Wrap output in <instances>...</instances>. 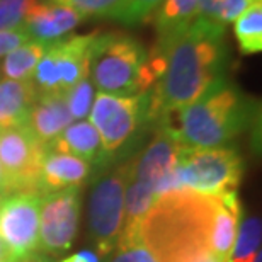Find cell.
<instances>
[{"label":"cell","mask_w":262,"mask_h":262,"mask_svg":"<svg viewBox=\"0 0 262 262\" xmlns=\"http://www.w3.org/2000/svg\"><path fill=\"white\" fill-rule=\"evenodd\" d=\"M39 0H0V31L24 29Z\"/></svg>","instance_id":"cell-24"},{"label":"cell","mask_w":262,"mask_h":262,"mask_svg":"<svg viewBox=\"0 0 262 262\" xmlns=\"http://www.w3.org/2000/svg\"><path fill=\"white\" fill-rule=\"evenodd\" d=\"M46 48H48L46 43H39V41L31 39L28 43L20 45L14 51H10L4 58L2 63L4 77L10 78V80H20V82L33 80L34 70L38 67L39 60L43 58Z\"/></svg>","instance_id":"cell-20"},{"label":"cell","mask_w":262,"mask_h":262,"mask_svg":"<svg viewBox=\"0 0 262 262\" xmlns=\"http://www.w3.org/2000/svg\"><path fill=\"white\" fill-rule=\"evenodd\" d=\"M148 102V92L135 96L97 92L89 116L101 136L107 159L116 157L133 140L138 129L150 121Z\"/></svg>","instance_id":"cell-6"},{"label":"cell","mask_w":262,"mask_h":262,"mask_svg":"<svg viewBox=\"0 0 262 262\" xmlns=\"http://www.w3.org/2000/svg\"><path fill=\"white\" fill-rule=\"evenodd\" d=\"M252 2H260V0H252Z\"/></svg>","instance_id":"cell-38"},{"label":"cell","mask_w":262,"mask_h":262,"mask_svg":"<svg viewBox=\"0 0 262 262\" xmlns=\"http://www.w3.org/2000/svg\"><path fill=\"white\" fill-rule=\"evenodd\" d=\"M154 46L162 55V73L148 91L150 121L191 106L225 82L230 58L225 26L196 17L182 33Z\"/></svg>","instance_id":"cell-1"},{"label":"cell","mask_w":262,"mask_h":262,"mask_svg":"<svg viewBox=\"0 0 262 262\" xmlns=\"http://www.w3.org/2000/svg\"><path fill=\"white\" fill-rule=\"evenodd\" d=\"M128 182V162L114 167L94 181L89 233L99 255H107L116 249L124 220V189Z\"/></svg>","instance_id":"cell-7"},{"label":"cell","mask_w":262,"mask_h":262,"mask_svg":"<svg viewBox=\"0 0 262 262\" xmlns=\"http://www.w3.org/2000/svg\"><path fill=\"white\" fill-rule=\"evenodd\" d=\"M233 33L238 48L244 55H255L262 51V0L233 20Z\"/></svg>","instance_id":"cell-21"},{"label":"cell","mask_w":262,"mask_h":262,"mask_svg":"<svg viewBox=\"0 0 262 262\" xmlns=\"http://www.w3.org/2000/svg\"><path fill=\"white\" fill-rule=\"evenodd\" d=\"M61 262H85V260H83V259H82V257H80V255H78V254H73V255H70V257L63 259V260H61Z\"/></svg>","instance_id":"cell-33"},{"label":"cell","mask_w":262,"mask_h":262,"mask_svg":"<svg viewBox=\"0 0 262 262\" xmlns=\"http://www.w3.org/2000/svg\"><path fill=\"white\" fill-rule=\"evenodd\" d=\"M146 55L145 45L133 36L96 33L89 50V78L99 92L118 96L148 92L157 78Z\"/></svg>","instance_id":"cell-4"},{"label":"cell","mask_w":262,"mask_h":262,"mask_svg":"<svg viewBox=\"0 0 262 262\" xmlns=\"http://www.w3.org/2000/svg\"><path fill=\"white\" fill-rule=\"evenodd\" d=\"M78 255L85 262H101L99 260V255L96 252H92V250H82V252H78Z\"/></svg>","instance_id":"cell-31"},{"label":"cell","mask_w":262,"mask_h":262,"mask_svg":"<svg viewBox=\"0 0 262 262\" xmlns=\"http://www.w3.org/2000/svg\"><path fill=\"white\" fill-rule=\"evenodd\" d=\"M39 194L7 196L0 204V240L14 260L36 252L39 244Z\"/></svg>","instance_id":"cell-10"},{"label":"cell","mask_w":262,"mask_h":262,"mask_svg":"<svg viewBox=\"0 0 262 262\" xmlns=\"http://www.w3.org/2000/svg\"><path fill=\"white\" fill-rule=\"evenodd\" d=\"M244 174V160L235 148L184 146L177 162V177L184 189L222 198L237 189Z\"/></svg>","instance_id":"cell-5"},{"label":"cell","mask_w":262,"mask_h":262,"mask_svg":"<svg viewBox=\"0 0 262 262\" xmlns=\"http://www.w3.org/2000/svg\"><path fill=\"white\" fill-rule=\"evenodd\" d=\"M45 155L46 145L28 126L0 129V165L5 177V198L17 192L39 194L38 184Z\"/></svg>","instance_id":"cell-9"},{"label":"cell","mask_w":262,"mask_h":262,"mask_svg":"<svg viewBox=\"0 0 262 262\" xmlns=\"http://www.w3.org/2000/svg\"><path fill=\"white\" fill-rule=\"evenodd\" d=\"M50 2L70 7L83 17H111L121 0H50Z\"/></svg>","instance_id":"cell-27"},{"label":"cell","mask_w":262,"mask_h":262,"mask_svg":"<svg viewBox=\"0 0 262 262\" xmlns=\"http://www.w3.org/2000/svg\"><path fill=\"white\" fill-rule=\"evenodd\" d=\"M260 220L259 218H247L237 232L232 255L228 262H254L255 257L260 254Z\"/></svg>","instance_id":"cell-23"},{"label":"cell","mask_w":262,"mask_h":262,"mask_svg":"<svg viewBox=\"0 0 262 262\" xmlns=\"http://www.w3.org/2000/svg\"><path fill=\"white\" fill-rule=\"evenodd\" d=\"M4 199H5V196H4V192H2V191H0V204H2V201H4Z\"/></svg>","instance_id":"cell-35"},{"label":"cell","mask_w":262,"mask_h":262,"mask_svg":"<svg viewBox=\"0 0 262 262\" xmlns=\"http://www.w3.org/2000/svg\"><path fill=\"white\" fill-rule=\"evenodd\" d=\"M92 176V165L78 157L46 150L38 191L43 198L65 189H80Z\"/></svg>","instance_id":"cell-13"},{"label":"cell","mask_w":262,"mask_h":262,"mask_svg":"<svg viewBox=\"0 0 262 262\" xmlns=\"http://www.w3.org/2000/svg\"><path fill=\"white\" fill-rule=\"evenodd\" d=\"M109 262H157L143 245H131V247L118 249L114 257Z\"/></svg>","instance_id":"cell-29"},{"label":"cell","mask_w":262,"mask_h":262,"mask_svg":"<svg viewBox=\"0 0 262 262\" xmlns=\"http://www.w3.org/2000/svg\"><path fill=\"white\" fill-rule=\"evenodd\" d=\"M46 150L78 157L91 165H101L107 160L101 143V136L92 126V123L85 119L68 124L51 143L46 145Z\"/></svg>","instance_id":"cell-16"},{"label":"cell","mask_w":262,"mask_h":262,"mask_svg":"<svg viewBox=\"0 0 262 262\" xmlns=\"http://www.w3.org/2000/svg\"><path fill=\"white\" fill-rule=\"evenodd\" d=\"M72 123L63 94H38L29 111L28 128L41 143H51Z\"/></svg>","instance_id":"cell-15"},{"label":"cell","mask_w":262,"mask_h":262,"mask_svg":"<svg viewBox=\"0 0 262 262\" xmlns=\"http://www.w3.org/2000/svg\"><path fill=\"white\" fill-rule=\"evenodd\" d=\"M78 213V189H65L41 198L38 250L58 255L70 249L77 233Z\"/></svg>","instance_id":"cell-11"},{"label":"cell","mask_w":262,"mask_h":262,"mask_svg":"<svg viewBox=\"0 0 262 262\" xmlns=\"http://www.w3.org/2000/svg\"><path fill=\"white\" fill-rule=\"evenodd\" d=\"M220 198L179 189L155 198L140 227V242L157 262H220L209 233Z\"/></svg>","instance_id":"cell-2"},{"label":"cell","mask_w":262,"mask_h":262,"mask_svg":"<svg viewBox=\"0 0 262 262\" xmlns=\"http://www.w3.org/2000/svg\"><path fill=\"white\" fill-rule=\"evenodd\" d=\"M38 97L33 80H0V129L28 126V118Z\"/></svg>","instance_id":"cell-18"},{"label":"cell","mask_w":262,"mask_h":262,"mask_svg":"<svg viewBox=\"0 0 262 262\" xmlns=\"http://www.w3.org/2000/svg\"><path fill=\"white\" fill-rule=\"evenodd\" d=\"M167 116H176V123L160 124L170 129L184 146L216 148L252 124L255 102L225 80L194 104Z\"/></svg>","instance_id":"cell-3"},{"label":"cell","mask_w":262,"mask_h":262,"mask_svg":"<svg viewBox=\"0 0 262 262\" xmlns=\"http://www.w3.org/2000/svg\"><path fill=\"white\" fill-rule=\"evenodd\" d=\"M240 201L237 192H227L220 198V206L214 213L211 233H209V250L220 262H228L232 255L238 232Z\"/></svg>","instance_id":"cell-17"},{"label":"cell","mask_w":262,"mask_h":262,"mask_svg":"<svg viewBox=\"0 0 262 262\" xmlns=\"http://www.w3.org/2000/svg\"><path fill=\"white\" fill-rule=\"evenodd\" d=\"M85 19L82 14L65 5L53 4L50 0H39L38 5L31 10L24 31L31 39L39 43H53L61 39L77 28Z\"/></svg>","instance_id":"cell-14"},{"label":"cell","mask_w":262,"mask_h":262,"mask_svg":"<svg viewBox=\"0 0 262 262\" xmlns=\"http://www.w3.org/2000/svg\"><path fill=\"white\" fill-rule=\"evenodd\" d=\"M0 262H12V260H0Z\"/></svg>","instance_id":"cell-37"},{"label":"cell","mask_w":262,"mask_h":262,"mask_svg":"<svg viewBox=\"0 0 262 262\" xmlns=\"http://www.w3.org/2000/svg\"><path fill=\"white\" fill-rule=\"evenodd\" d=\"M162 0H121L118 9L111 14L109 19H114L121 24L133 26L141 20H146L155 9L159 7Z\"/></svg>","instance_id":"cell-26"},{"label":"cell","mask_w":262,"mask_h":262,"mask_svg":"<svg viewBox=\"0 0 262 262\" xmlns=\"http://www.w3.org/2000/svg\"><path fill=\"white\" fill-rule=\"evenodd\" d=\"M254 262H260V254L257 255V257H255V260H254Z\"/></svg>","instance_id":"cell-36"},{"label":"cell","mask_w":262,"mask_h":262,"mask_svg":"<svg viewBox=\"0 0 262 262\" xmlns=\"http://www.w3.org/2000/svg\"><path fill=\"white\" fill-rule=\"evenodd\" d=\"M182 148L184 145L179 138L170 129L159 124L154 138L143 151L128 162V179L148 186L155 194L160 182L176 170Z\"/></svg>","instance_id":"cell-12"},{"label":"cell","mask_w":262,"mask_h":262,"mask_svg":"<svg viewBox=\"0 0 262 262\" xmlns=\"http://www.w3.org/2000/svg\"><path fill=\"white\" fill-rule=\"evenodd\" d=\"M199 0H162L155 12L146 20L154 23L157 31V39L182 33L198 14Z\"/></svg>","instance_id":"cell-19"},{"label":"cell","mask_w":262,"mask_h":262,"mask_svg":"<svg viewBox=\"0 0 262 262\" xmlns=\"http://www.w3.org/2000/svg\"><path fill=\"white\" fill-rule=\"evenodd\" d=\"M94 89L96 87H94V83L91 82V78L85 77V78H82L80 82H77L75 85L65 94L68 111H70L73 119L80 121V119H85L89 116L94 97H96Z\"/></svg>","instance_id":"cell-25"},{"label":"cell","mask_w":262,"mask_h":262,"mask_svg":"<svg viewBox=\"0 0 262 262\" xmlns=\"http://www.w3.org/2000/svg\"><path fill=\"white\" fill-rule=\"evenodd\" d=\"M4 187H5V177H4V170H2V165H0V191L4 192ZM5 196V194H4Z\"/></svg>","instance_id":"cell-34"},{"label":"cell","mask_w":262,"mask_h":262,"mask_svg":"<svg viewBox=\"0 0 262 262\" xmlns=\"http://www.w3.org/2000/svg\"><path fill=\"white\" fill-rule=\"evenodd\" d=\"M96 33L65 36L48 45L34 70L38 94H65L89 77V50Z\"/></svg>","instance_id":"cell-8"},{"label":"cell","mask_w":262,"mask_h":262,"mask_svg":"<svg viewBox=\"0 0 262 262\" xmlns=\"http://www.w3.org/2000/svg\"><path fill=\"white\" fill-rule=\"evenodd\" d=\"M254 2L252 0H199L196 17L227 26L244 14Z\"/></svg>","instance_id":"cell-22"},{"label":"cell","mask_w":262,"mask_h":262,"mask_svg":"<svg viewBox=\"0 0 262 262\" xmlns=\"http://www.w3.org/2000/svg\"><path fill=\"white\" fill-rule=\"evenodd\" d=\"M15 262H51V259L43 252H33V254L26 255V257L17 259Z\"/></svg>","instance_id":"cell-30"},{"label":"cell","mask_w":262,"mask_h":262,"mask_svg":"<svg viewBox=\"0 0 262 262\" xmlns=\"http://www.w3.org/2000/svg\"><path fill=\"white\" fill-rule=\"evenodd\" d=\"M0 260H12V262H15L14 260V257L10 255V252H9V249L5 247L4 245V242L0 240Z\"/></svg>","instance_id":"cell-32"},{"label":"cell","mask_w":262,"mask_h":262,"mask_svg":"<svg viewBox=\"0 0 262 262\" xmlns=\"http://www.w3.org/2000/svg\"><path fill=\"white\" fill-rule=\"evenodd\" d=\"M31 41L29 34L24 29L17 31H0V58L7 56L10 51L19 48L20 45Z\"/></svg>","instance_id":"cell-28"}]
</instances>
